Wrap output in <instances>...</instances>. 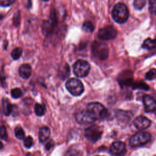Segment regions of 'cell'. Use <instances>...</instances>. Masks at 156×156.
Returning <instances> with one entry per match:
<instances>
[{
	"mask_svg": "<svg viewBox=\"0 0 156 156\" xmlns=\"http://www.w3.org/2000/svg\"><path fill=\"white\" fill-rule=\"evenodd\" d=\"M3 147V144L2 143V142L0 141V149H1Z\"/></svg>",
	"mask_w": 156,
	"mask_h": 156,
	"instance_id": "cell-35",
	"label": "cell"
},
{
	"mask_svg": "<svg viewBox=\"0 0 156 156\" xmlns=\"http://www.w3.org/2000/svg\"><path fill=\"white\" fill-rule=\"evenodd\" d=\"M15 0H0V6L8 7L11 5Z\"/></svg>",
	"mask_w": 156,
	"mask_h": 156,
	"instance_id": "cell-31",
	"label": "cell"
},
{
	"mask_svg": "<svg viewBox=\"0 0 156 156\" xmlns=\"http://www.w3.org/2000/svg\"><path fill=\"white\" fill-rule=\"evenodd\" d=\"M151 121L144 116H139L136 117L133 121L135 127L139 130H143L151 126Z\"/></svg>",
	"mask_w": 156,
	"mask_h": 156,
	"instance_id": "cell-13",
	"label": "cell"
},
{
	"mask_svg": "<svg viewBox=\"0 0 156 156\" xmlns=\"http://www.w3.org/2000/svg\"><path fill=\"white\" fill-rule=\"evenodd\" d=\"M34 110H35V114L39 116H43L44 114V112H45L44 107L41 104H38V103H37L35 105Z\"/></svg>",
	"mask_w": 156,
	"mask_h": 156,
	"instance_id": "cell-20",
	"label": "cell"
},
{
	"mask_svg": "<svg viewBox=\"0 0 156 156\" xmlns=\"http://www.w3.org/2000/svg\"><path fill=\"white\" fill-rule=\"evenodd\" d=\"M145 77L146 79L149 80H152L156 77V69H151L148 72L146 73L145 75Z\"/></svg>",
	"mask_w": 156,
	"mask_h": 156,
	"instance_id": "cell-24",
	"label": "cell"
},
{
	"mask_svg": "<svg viewBox=\"0 0 156 156\" xmlns=\"http://www.w3.org/2000/svg\"><path fill=\"white\" fill-rule=\"evenodd\" d=\"M145 4V0H135L133 2V5L136 9H141Z\"/></svg>",
	"mask_w": 156,
	"mask_h": 156,
	"instance_id": "cell-27",
	"label": "cell"
},
{
	"mask_svg": "<svg viewBox=\"0 0 156 156\" xmlns=\"http://www.w3.org/2000/svg\"><path fill=\"white\" fill-rule=\"evenodd\" d=\"M86 110L96 121L97 119H102L107 115V110L105 107L99 102L89 103Z\"/></svg>",
	"mask_w": 156,
	"mask_h": 156,
	"instance_id": "cell-2",
	"label": "cell"
},
{
	"mask_svg": "<svg viewBox=\"0 0 156 156\" xmlns=\"http://www.w3.org/2000/svg\"><path fill=\"white\" fill-rule=\"evenodd\" d=\"M82 29L87 32H91L94 29V26L91 21H85L82 25Z\"/></svg>",
	"mask_w": 156,
	"mask_h": 156,
	"instance_id": "cell-19",
	"label": "cell"
},
{
	"mask_svg": "<svg viewBox=\"0 0 156 156\" xmlns=\"http://www.w3.org/2000/svg\"><path fill=\"white\" fill-rule=\"evenodd\" d=\"M57 23V15L54 10H52L49 19L48 20L44 21L42 24V32L45 35H48L51 34L55 26Z\"/></svg>",
	"mask_w": 156,
	"mask_h": 156,
	"instance_id": "cell-8",
	"label": "cell"
},
{
	"mask_svg": "<svg viewBox=\"0 0 156 156\" xmlns=\"http://www.w3.org/2000/svg\"><path fill=\"white\" fill-rule=\"evenodd\" d=\"M7 133L5 127L0 126V138L4 140H7Z\"/></svg>",
	"mask_w": 156,
	"mask_h": 156,
	"instance_id": "cell-28",
	"label": "cell"
},
{
	"mask_svg": "<svg viewBox=\"0 0 156 156\" xmlns=\"http://www.w3.org/2000/svg\"><path fill=\"white\" fill-rule=\"evenodd\" d=\"M102 134V129L96 125H92L87 127L85 130V138L91 143L98 141Z\"/></svg>",
	"mask_w": 156,
	"mask_h": 156,
	"instance_id": "cell-7",
	"label": "cell"
},
{
	"mask_svg": "<svg viewBox=\"0 0 156 156\" xmlns=\"http://www.w3.org/2000/svg\"><path fill=\"white\" fill-rule=\"evenodd\" d=\"M26 156H33L30 153H27V154L26 155Z\"/></svg>",
	"mask_w": 156,
	"mask_h": 156,
	"instance_id": "cell-36",
	"label": "cell"
},
{
	"mask_svg": "<svg viewBox=\"0 0 156 156\" xmlns=\"http://www.w3.org/2000/svg\"><path fill=\"white\" fill-rule=\"evenodd\" d=\"M2 110L5 116L9 115L12 111V105L7 98L2 99Z\"/></svg>",
	"mask_w": 156,
	"mask_h": 156,
	"instance_id": "cell-17",
	"label": "cell"
},
{
	"mask_svg": "<svg viewBox=\"0 0 156 156\" xmlns=\"http://www.w3.org/2000/svg\"><path fill=\"white\" fill-rule=\"evenodd\" d=\"M129 10L123 3L116 4L112 10V16L114 21L119 24L125 23L129 18Z\"/></svg>",
	"mask_w": 156,
	"mask_h": 156,
	"instance_id": "cell-1",
	"label": "cell"
},
{
	"mask_svg": "<svg viewBox=\"0 0 156 156\" xmlns=\"http://www.w3.org/2000/svg\"><path fill=\"white\" fill-rule=\"evenodd\" d=\"M20 17H21L20 12L19 10H18V11H16V12H15L14 13V15L13 17V23L15 27H18L20 25V21H21Z\"/></svg>",
	"mask_w": 156,
	"mask_h": 156,
	"instance_id": "cell-23",
	"label": "cell"
},
{
	"mask_svg": "<svg viewBox=\"0 0 156 156\" xmlns=\"http://www.w3.org/2000/svg\"><path fill=\"white\" fill-rule=\"evenodd\" d=\"M143 102L146 112H154L156 111V101L151 96L147 94L143 96Z\"/></svg>",
	"mask_w": 156,
	"mask_h": 156,
	"instance_id": "cell-12",
	"label": "cell"
},
{
	"mask_svg": "<svg viewBox=\"0 0 156 156\" xmlns=\"http://www.w3.org/2000/svg\"><path fill=\"white\" fill-rule=\"evenodd\" d=\"M43 1H48L49 0H43Z\"/></svg>",
	"mask_w": 156,
	"mask_h": 156,
	"instance_id": "cell-37",
	"label": "cell"
},
{
	"mask_svg": "<svg viewBox=\"0 0 156 156\" xmlns=\"http://www.w3.org/2000/svg\"><path fill=\"white\" fill-rule=\"evenodd\" d=\"M91 50L93 55L99 60H105L108 56V48L105 43L94 41L91 46Z\"/></svg>",
	"mask_w": 156,
	"mask_h": 156,
	"instance_id": "cell-4",
	"label": "cell"
},
{
	"mask_svg": "<svg viewBox=\"0 0 156 156\" xmlns=\"http://www.w3.org/2000/svg\"><path fill=\"white\" fill-rule=\"evenodd\" d=\"M149 10L151 13L156 15V0H150Z\"/></svg>",
	"mask_w": 156,
	"mask_h": 156,
	"instance_id": "cell-26",
	"label": "cell"
},
{
	"mask_svg": "<svg viewBox=\"0 0 156 156\" xmlns=\"http://www.w3.org/2000/svg\"><path fill=\"white\" fill-rule=\"evenodd\" d=\"M90 69V64L85 60H79L73 65L74 74L79 77H84L88 75Z\"/></svg>",
	"mask_w": 156,
	"mask_h": 156,
	"instance_id": "cell-6",
	"label": "cell"
},
{
	"mask_svg": "<svg viewBox=\"0 0 156 156\" xmlns=\"http://www.w3.org/2000/svg\"><path fill=\"white\" fill-rule=\"evenodd\" d=\"M133 88H142L143 90H147L149 88V87L148 86H147L146 84H145L144 83H138L135 85L133 84Z\"/></svg>",
	"mask_w": 156,
	"mask_h": 156,
	"instance_id": "cell-33",
	"label": "cell"
},
{
	"mask_svg": "<svg viewBox=\"0 0 156 156\" xmlns=\"http://www.w3.org/2000/svg\"><path fill=\"white\" fill-rule=\"evenodd\" d=\"M15 135L19 140H23L24 138V132L20 126H16L15 129Z\"/></svg>",
	"mask_w": 156,
	"mask_h": 156,
	"instance_id": "cell-21",
	"label": "cell"
},
{
	"mask_svg": "<svg viewBox=\"0 0 156 156\" xmlns=\"http://www.w3.org/2000/svg\"><path fill=\"white\" fill-rule=\"evenodd\" d=\"M151 134L147 132H139L134 134L129 140L130 146L132 147L143 146L150 141Z\"/></svg>",
	"mask_w": 156,
	"mask_h": 156,
	"instance_id": "cell-3",
	"label": "cell"
},
{
	"mask_svg": "<svg viewBox=\"0 0 156 156\" xmlns=\"http://www.w3.org/2000/svg\"><path fill=\"white\" fill-rule=\"evenodd\" d=\"M75 118L77 122L81 124H91L95 121L87 110H80L77 112Z\"/></svg>",
	"mask_w": 156,
	"mask_h": 156,
	"instance_id": "cell-11",
	"label": "cell"
},
{
	"mask_svg": "<svg viewBox=\"0 0 156 156\" xmlns=\"http://www.w3.org/2000/svg\"><path fill=\"white\" fill-rule=\"evenodd\" d=\"M143 48L146 49H153L156 48V40L151 38H147L144 40L142 45Z\"/></svg>",
	"mask_w": 156,
	"mask_h": 156,
	"instance_id": "cell-18",
	"label": "cell"
},
{
	"mask_svg": "<svg viewBox=\"0 0 156 156\" xmlns=\"http://www.w3.org/2000/svg\"><path fill=\"white\" fill-rule=\"evenodd\" d=\"M155 40H156V38H155Z\"/></svg>",
	"mask_w": 156,
	"mask_h": 156,
	"instance_id": "cell-39",
	"label": "cell"
},
{
	"mask_svg": "<svg viewBox=\"0 0 156 156\" xmlns=\"http://www.w3.org/2000/svg\"><path fill=\"white\" fill-rule=\"evenodd\" d=\"M22 49L20 48H16L11 52V56L14 60H18L22 54Z\"/></svg>",
	"mask_w": 156,
	"mask_h": 156,
	"instance_id": "cell-22",
	"label": "cell"
},
{
	"mask_svg": "<svg viewBox=\"0 0 156 156\" xmlns=\"http://www.w3.org/2000/svg\"><path fill=\"white\" fill-rule=\"evenodd\" d=\"M126 151L125 143L120 141L113 142L110 147V152L113 156H124Z\"/></svg>",
	"mask_w": 156,
	"mask_h": 156,
	"instance_id": "cell-10",
	"label": "cell"
},
{
	"mask_svg": "<svg viewBox=\"0 0 156 156\" xmlns=\"http://www.w3.org/2000/svg\"><path fill=\"white\" fill-rule=\"evenodd\" d=\"M116 116L119 121L125 123L130 121L132 117V114L130 112L119 110L116 112Z\"/></svg>",
	"mask_w": 156,
	"mask_h": 156,
	"instance_id": "cell-15",
	"label": "cell"
},
{
	"mask_svg": "<svg viewBox=\"0 0 156 156\" xmlns=\"http://www.w3.org/2000/svg\"><path fill=\"white\" fill-rule=\"evenodd\" d=\"M0 83L2 85V87H6L7 83L5 80V76L4 74V73L2 70L0 71Z\"/></svg>",
	"mask_w": 156,
	"mask_h": 156,
	"instance_id": "cell-30",
	"label": "cell"
},
{
	"mask_svg": "<svg viewBox=\"0 0 156 156\" xmlns=\"http://www.w3.org/2000/svg\"><path fill=\"white\" fill-rule=\"evenodd\" d=\"M11 95L13 98L17 99V98H20L23 95V93L20 88H13L12 90Z\"/></svg>",
	"mask_w": 156,
	"mask_h": 156,
	"instance_id": "cell-25",
	"label": "cell"
},
{
	"mask_svg": "<svg viewBox=\"0 0 156 156\" xmlns=\"http://www.w3.org/2000/svg\"><path fill=\"white\" fill-rule=\"evenodd\" d=\"M67 90L73 96H80L84 91V87L82 82L76 78L69 79L66 83Z\"/></svg>",
	"mask_w": 156,
	"mask_h": 156,
	"instance_id": "cell-5",
	"label": "cell"
},
{
	"mask_svg": "<svg viewBox=\"0 0 156 156\" xmlns=\"http://www.w3.org/2000/svg\"><path fill=\"white\" fill-rule=\"evenodd\" d=\"M50 136V129L46 126L42 127L39 131L38 138L41 143H44L46 141Z\"/></svg>",
	"mask_w": 156,
	"mask_h": 156,
	"instance_id": "cell-16",
	"label": "cell"
},
{
	"mask_svg": "<svg viewBox=\"0 0 156 156\" xmlns=\"http://www.w3.org/2000/svg\"><path fill=\"white\" fill-rule=\"evenodd\" d=\"M117 35L116 29L112 26H108L99 30L98 37L102 40L114 39Z\"/></svg>",
	"mask_w": 156,
	"mask_h": 156,
	"instance_id": "cell-9",
	"label": "cell"
},
{
	"mask_svg": "<svg viewBox=\"0 0 156 156\" xmlns=\"http://www.w3.org/2000/svg\"><path fill=\"white\" fill-rule=\"evenodd\" d=\"M53 145H54V142H53L52 140H51L49 142H48L46 143V144L45 146V148H46V150L48 151V150H49L53 146Z\"/></svg>",
	"mask_w": 156,
	"mask_h": 156,
	"instance_id": "cell-34",
	"label": "cell"
},
{
	"mask_svg": "<svg viewBox=\"0 0 156 156\" xmlns=\"http://www.w3.org/2000/svg\"><path fill=\"white\" fill-rule=\"evenodd\" d=\"M65 156H81L80 152L76 149H70L66 154Z\"/></svg>",
	"mask_w": 156,
	"mask_h": 156,
	"instance_id": "cell-32",
	"label": "cell"
},
{
	"mask_svg": "<svg viewBox=\"0 0 156 156\" xmlns=\"http://www.w3.org/2000/svg\"><path fill=\"white\" fill-rule=\"evenodd\" d=\"M98 156H101V155H98Z\"/></svg>",
	"mask_w": 156,
	"mask_h": 156,
	"instance_id": "cell-38",
	"label": "cell"
},
{
	"mask_svg": "<svg viewBox=\"0 0 156 156\" xmlns=\"http://www.w3.org/2000/svg\"><path fill=\"white\" fill-rule=\"evenodd\" d=\"M32 68L28 64H23L20 66L18 69L19 75L23 79H28L31 75Z\"/></svg>",
	"mask_w": 156,
	"mask_h": 156,
	"instance_id": "cell-14",
	"label": "cell"
},
{
	"mask_svg": "<svg viewBox=\"0 0 156 156\" xmlns=\"http://www.w3.org/2000/svg\"><path fill=\"white\" fill-rule=\"evenodd\" d=\"M33 139L30 136H27L24 140V144L26 148H30L33 144Z\"/></svg>",
	"mask_w": 156,
	"mask_h": 156,
	"instance_id": "cell-29",
	"label": "cell"
}]
</instances>
